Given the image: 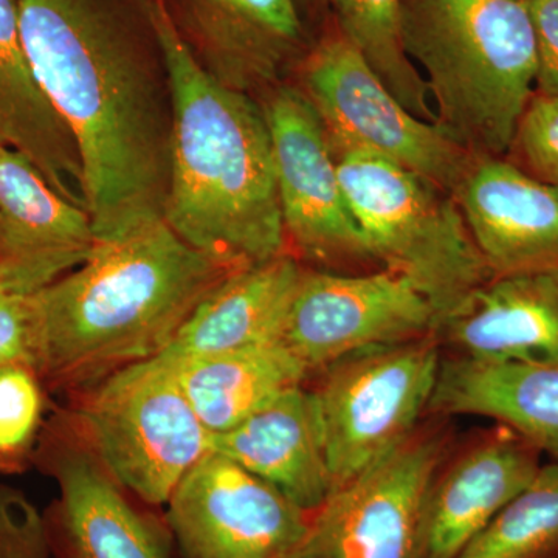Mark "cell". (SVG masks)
I'll list each match as a JSON object with an SVG mask.
<instances>
[{"label": "cell", "mask_w": 558, "mask_h": 558, "mask_svg": "<svg viewBox=\"0 0 558 558\" xmlns=\"http://www.w3.org/2000/svg\"><path fill=\"white\" fill-rule=\"evenodd\" d=\"M22 46L72 132L97 241L163 219L171 95L142 0H17Z\"/></svg>", "instance_id": "obj_1"}, {"label": "cell", "mask_w": 558, "mask_h": 558, "mask_svg": "<svg viewBox=\"0 0 558 558\" xmlns=\"http://www.w3.org/2000/svg\"><path fill=\"white\" fill-rule=\"evenodd\" d=\"M142 3L170 84V185L163 219L191 247L233 270L289 253L263 108L202 68L167 0Z\"/></svg>", "instance_id": "obj_2"}, {"label": "cell", "mask_w": 558, "mask_h": 558, "mask_svg": "<svg viewBox=\"0 0 558 558\" xmlns=\"http://www.w3.org/2000/svg\"><path fill=\"white\" fill-rule=\"evenodd\" d=\"M231 271L165 219L97 241L86 263L36 293L35 373L53 388H87L160 354Z\"/></svg>", "instance_id": "obj_3"}, {"label": "cell", "mask_w": 558, "mask_h": 558, "mask_svg": "<svg viewBox=\"0 0 558 558\" xmlns=\"http://www.w3.org/2000/svg\"><path fill=\"white\" fill-rule=\"evenodd\" d=\"M400 24L438 124L468 150L506 153L537 80L527 0H402Z\"/></svg>", "instance_id": "obj_4"}, {"label": "cell", "mask_w": 558, "mask_h": 558, "mask_svg": "<svg viewBox=\"0 0 558 558\" xmlns=\"http://www.w3.org/2000/svg\"><path fill=\"white\" fill-rule=\"evenodd\" d=\"M333 156L374 260L410 279L440 325L492 275L458 204L416 172L377 154L351 149Z\"/></svg>", "instance_id": "obj_5"}, {"label": "cell", "mask_w": 558, "mask_h": 558, "mask_svg": "<svg viewBox=\"0 0 558 558\" xmlns=\"http://www.w3.org/2000/svg\"><path fill=\"white\" fill-rule=\"evenodd\" d=\"M72 428L106 472L149 508L170 501L183 476L209 451L211 435L191 409L163 354L140 360L89 385Z\"/></svg>", "instance_id": "obj_6"}, {"label": "cell", "mask_w": 558, "mask_h": 558, "mask_svg": "<svg viewBox=\"0 0 558 558\" xmlns=\"http://www.w3.org/2000/svg\"><path fill=\"white\" fill-rule=\"evenodd\" d=\"M440 363L439 337L352 352L319 371L310 389L333 488L355 478L417 429Z\"/></svg>", "instance_id": "obj_7"}, {"label": "cell", "mask_w": 558, "mask_h": 558, "mask_svg": "<svg viewBox=\"0 0 558 558\" xmlns=\"http://www.w3.org/2000/svg\"><path fill=\"white\" fill-rule=\"evenodd\" d=\"M303 84L333 154L368 150L453 194L472 167L470 150L403 108L340 33L307 57Z\"/></svg>", "instance_id": "obj_8"}, {"label": "cell", "mask_w": 558, "mask_h": 558, "mask_svg": "<svg viewBox=\"0 0 558 558\" xmlns=\"http://www.w3.org/2000/svg\"><path fill=\"white\" fill-rule=\"evenodd\" d=\"M444 458V435L416 429L330 492L290 558H422L429 488Z\"/></svg>", "instance_id": "obj_9"}, {"label": "cell", "mask_w": 558, "mask_h": 558, "mask_svg": "<svg viewBox=\"0 0 558 558\" xmlns=\"http://www.w3.org/2000/svg\"><path fill=\"white\" fill-rule=\"evenodd\" d=\"M263 110L288 247L329 266L376 263L344 196L325 126L306 95L278 87Z\"/></svg>", "instance_id": "obj_10"}, {"label": "cell", "mask_w": 558, "mask_h": 558, "mask_svg": "<svg viewBox=\"0 0 558 558\" xmlns=\"http://www.w3.org/2000/svg\"><path fill=\"white\" fill-rule=\"evenodd\" d=\"M438 326L429 301L396 271L304 270L278 341L311 376L352 352L429 336Z\"/></svg>", "instance_id": "obj_11"}, {"label": "cell", "mask_w": 558, "mask_h": 558, "mask_svg": "<svg viewBox=\"0 0 558 558\" xmlns=\"http://www.w3.org/2000/svg\"><path fill=\"white\" fill-rule=\"evenodd\" d=\"M167 508L183 558H290L310 526V513L211 450L183 476Z\"/></svg>", "instance_id": "obj_12"}, {"label": "cell", "mask_w": 558, "mask_h": 558, "mask_svg": "<svg viewBox=\"0 0 558 558\" xmlns=\"http://www.w3.org/2000/svg\"><path fill=\"white\" fill-rule=\"evenodd\" d=\"M44 461L60 490L44 513L50 558H183L165 517L119 486L75 429H54Z\"/></svg>", "instance_id": "obj_13"}, {"label": "cell", "mask_w": 558, "mask_h": 558, "mask_svg": "<svg viewBox=\"0 0 558 558\" xmlns=\"http://www.w3.org/2000/svg\"><path fill=\"white\" fill-rule=\"evenodd\" d=\"M86 208L54 191L20 150L0 146V286L35 295L94 252Z\"/></svg>", "instance_id": "obj_14"}, {"label": "cell", "mask_w": 558, "mask_h": 558, "mask_svg": "<svg viewBox=\"0 0 558 558\" xmlns=\"http://www.w3.org/2000/svg\"><path fill=\"white\" fill-rule=\"evenodd\" d=\"M454 196L492 274L558 270V185L486 157Z\"/></svg>", "instance_id": "obj_15"}, {"label": "cell", "mask_w": 558, "mask_h": 558, "mask_svg": "<svg viewBox=\"0 0 558 558\" xmlns=\"http://www.w3.org/2000/svg\"><path fill=\"white\" fill-rule=\"evenodd\" d=\"M175 27L209 75L245 92L277 78L299 47L295 0H167Z\"/></svg>", "instance_id": "obj_16"}, {"label": "cell", "mask_w": 558, "mask_h": 558, "mask_svg": "<svg viewBox=\"0 0 558 558\" xmlns=\"http://www.w3.org/2000/svg\"><path fill=\"white\" fill-rule=\"evenodd\" d=\"M539 468L537 447L498 435L442 464L429 488L422 558H457Z\"/></svg>", "instance_id": "obj_17"}, {"label": "cell", "mask_w": 558, "mask_h": 558, "mask_svg": "<svg viewBox=\"0 0 558 558\" xmlns=\"http://www.w3.org/2000/svg\"><path fill=\"white\" fill-rule=\"evenodd\" d=\"M488 362L558 360V270L502 275L481 286L436 336Z\"/></svg>", "instance_id": "obj_18"}, {"label": "cell", "mask_w": 558, "mask_h": 558, "mask_svg": "<svg viewBox=\"0 0 558 558\" xmlns=\"http://www.w3.org/2000/svg\"><path fill=\"white\" fill-rule=\"evenodd\" d=\"M209 450L259 476L310 515L333 490L314 400L301 385L229 432L211 435Z\"/></svg>", "instance_id": "obj_19"}, {"label": "cell", "mask_w": 558, "mask_h": 558, "mask_svg": "<svg viewBox=\"0 0 558 558\" xmlns=\"http://www.w3.org/2000/svg\"><path fill=\"white\" fill-rule=\"evenodd\" d=\"M303 274L290 253L231 271L161 352L172 360H189L278 341Z\"/></svg>", "instance_id": "obj_20"}, {"label": "cell", "mask_w": 558, "mask_h": 558, "mask_svg": "<svg viewBox=\"0 0 558 558\" xmlns=\"http://www.w3.org/2000/svg\"><path fill=\"white\" fill-rule=\"evenodd\" d=\"M429 410L495 418L537 449L558 453V360H442Z\"/></svg>", "instance_id": "obj_21"}, {"label": "cell", "mask_w": 558, "mask_h": 558, "mask_svg": "<svg viewBox=\"0 0 558 558\" xmlns=\"http://www.w3.org/2000/svg\"><path fill=\"white\" fill-rule=\"evenodd\" d=\"M0 146L27 156L51 189L86 208L78 146L33 76L17 0H0Z\"/></svg>", "instance_id": "obj_22"}, {"label": "cell", "mask_w": 558, "mask_h": 558, "mask_svg": "<svg viewBox=\"0 0 558 558\" xmlns=\"http://www.w3.org/2000/svg\"><path fill=\"white\" fill-rule=\"evenodd\" d=\"M170 360L180 388L209 435L236 427L310 377L279 341L207 357Z\"/></svg>", "instance_id": "obj_23"}, {"label": "cell", "mask_w": 558, "mask_h": 558, "mask_svg": "<svg viewBox=\"0 0 558 558\" xmlns=\"http://www.w3.org/2000/svg\"><path fill=\"white\" fill-rule=\"evenodd\" d=\"M340 35L365 58L381 83L409 112L438 123L427 84L403 47L402 0H330Z\"/></svg>", "instance_id": "obj_24"}, {"label": "cell", "mask_w": 558, "mask_h": 558, "mask_svg": "<svg viewBox=\"0 0 558 558\" xmlns=\"http://www.w3.org/2000/svg\"><path fill=\"white\" fill-rule=\"evenodd\" d=\"M558 548V462L505 506L457 558H545Z\"/></svg>", "instance_id": "obj_25"}, {"label": "cell", "mask_w": 558, "mask_h": 558, "mask_svg": "<svg viewBox=\"0 0 558 558\" xmlns=\"http://www.w3.org/2000/svg\"><path fill=\"white\" fill-rule=\"evenodd\" d=\"M43 411L38 374L25 365L0 369V457L17 453L31 442Z\"/></svg>", "instance_id": "obj_26"}, {"label": "cell", "mask_w": 558, "mask_h": 558, "mask_svg": "<svg viewBox=\"0 0 558 558\" xmlns=\"http://www.w3.org/2000/svg\"><path fill=\"white\" fill-rule=\"evenodd\" d=\"M0 558H50L44 513L9 486H0Z\"/></svg>", "instance_id": "obj_27"}, {"label": "cell", "mask_w": 558, "mask_h": 558, "mask_svg": "<svg viewBox=\"0 0 558 558\" xmlns=\"http://www.w3.org/2000/svg\"><path fill=\"white\" fill-rule=\"evenodd\" d=\"M515 142L538 179L558 185V97L542 95L529 102Z\"/></svg>", "instance_id": "obj_28"}, {"label": "cell", "mask_w": 558, "mask_h": 558, "mask_svg": "<svg viewBox=\"0 0 558 558\" xmlns=\"http://www.w3.org/2000/svg\"><path fill=\"white\" fill-rule=\"evenodd\" d=\"M36 347V293L22 295L0 286V369L11 365H25L35 371Z\"/></svg>", "instance_id": "obj_29"}, {"label": "cell", "mask_w": 558, "mask_h": 558, "mask_svg": "<svg viewBox=\"0 0 558 558\" xmlns=\"http://www.w3.org/2000/svg\"><path fill=\"white\" fill-rule=\"evenodd\" d=\"M537 43V80L542 95L558 97V0H527Z\"/></svg>", "instance_id": "obj_30"}, {"label": "cell", "mask_w": 558, "mask_h": 558, "mask_svg": "<svg viewBox=\"0 0 558 558\" xmlns=\"http://www.w3.org/2000/svg\"><path fill=\"white\" fill-rule=\"evenodd\" d=\"M556 454H557V457H558V453H556Z\"/></svg>", "instance_id": "obj_31"}]
</instances>
